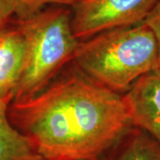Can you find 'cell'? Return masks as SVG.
I'll return each instance as SVG.
<instances>
[{"label":"cell","mask_w":160,"mask_h":160,"mask_svg":"<svg viewBox=\"0 0 160 160\" xmlns=\"http://www.w3.org/2000/svg\"><path fill=\"white\" fill-rule=\"evenodd\" d=\"M72 62L92 81L124 94L159 69L158 43L145 23L118 28L79 41Z\"/></svg>","instance_id":"cell-2"},{"label":"cell","mask_w":160,"mask_h":160,"mask_svg":"<svg viewBox=\"0 0 160 160\" xmlns=\"http://www.w3.org/2000/svg\"><path fill=\"white\" fill-rule=\"evenodd\" d=\"M71 18V7L50 6L29 17L13 19L25 39L22 74L14 101L37 95L72 62L79 40Z\"/></svg>","instance_id":"cell-3"},{"label":"cell","mask_w":160,"mask_h":160,"mask_svg":"<svg viewBox=\"0 0 160 160\" xmlns=\"http://www.w3.org/2000/svg\"><path fill=\"white\" fill-rule=\"evenodd\" d=\"M17 8L15 18H27L50 6L72 7L79 0H14Z\"/></svg>","instance_id":"cell-9"},{"label":"cell","mask_w":160,"mask_h":160,"mask_svg":"<svg viewBox=\"0 0 160 160\" xmlns=\"http://www.w3.org/2000/svg\"><path fill=\"white\" fill-rule=\"evenodd\" d=\"M25 39L13 20L0 30V113L7 114L22 78Z\"/></svg>","instance_id":"cell-5"},{"label":"cell","mask_w":160,"mask_h":160,"mask_svg":"<svg viewBox=\"0 0 160 160\" xmlns=\"http://www.w3.org/2000/svg\"><path fill=\"white\" fill-rule=\"evenodd\" d=\"M154 33L155 38L158 43V60H159V69L157 71L160 74V2L149 13V15L143 22Z\"/></svg>","instance_id":"cell-11"},{"label":"cell","mask_w":160,"mask_h":160,"mask_svg":"<svg viewBox=\"0 0 160 160\" xmlns=\"http://www.w3.org/2000/svg\"><path fill=\"white\" fill-rule=\"evenodd\" d=\"M160 0H79L71 7L75 37L86 40L107 30L142 23Z\"/></svg>","instance_id":"cell-4"},{"label":"cell","mask_w":160,"mask_h":160,"mask_svg":"<svg viewBox=\"0 0 160 160\" xmlns=\"http://www.w3.org/2000/svg\"><path fill=\"white\" fill-rule=\"evenodd\" d=\"M132 125L160 142V74L151 72L136 81L123 94Z\"/></svg>","instance_id":"cell-6"},{"label":"cell","mask_w":160,"mask_h":160,"mask_svg":"<svg viewBox=\"0 0 160 160\" xmlns=\"http://www.w3.org/2000/svg\"><path fill=\"white\" fill-rule=\"evenodd\" d=\"M16 13L17 8L14 0H0V30L16 17Z\"/></svg>","instance_id":"cell-10"},{"label":"cell","mask_w":160,"mask_h":160,"mask_svg":"<svg viewBox=\"0 0 160 160\" xmlns=\"http://www.w3.org/2000/svg\"><path fill=\"white\" fill-rule=\"evenodd\" d=\"M0 160H46L4 113H0Z\"/></svg>","instance_id":"cell-8"},{"label":"cell","mask_w":160,"mask_h":160,"mask_svg":"<svg viewBox=\"0 0 160 160\" xmlns=\"http://www.w3.org/2000/svg\"><path fill=\"white\" fill-rule=\"evenodd\" d=\"M7 116L46 160H102L132 126L123 95L73 62L37 95L12 102Z\"/></svg>","instance_id":"cell-1"},{"label":"cell","mask_w":160,"mask_h":160,"mask_svg":"<svg viewBox=\"0 0 160 160\" xmlns=\"http://www.w3.org/2000/svg\"><path fill=\"white\" fill-rule=\"evenodd\" d=\"M102 160H160V142L142 128L132 126Z\"/></svg>","instance_id":"cell-7"}]
</instances>
